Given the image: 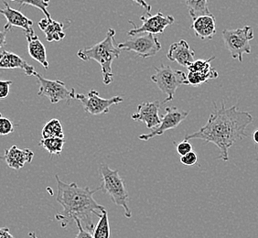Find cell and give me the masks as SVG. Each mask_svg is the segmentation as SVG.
Returning a JSON list of instances; mask_svg holds the SVG:
<instances>
[{"mask_svg":"<svg viewBox=\"0 0 258 238\" xmlns=\"http://www.w3.org/2000/svg\"><path fill=\"white\" fill-rule=\"evenodd\" d=\"M155 71L156 73L151 75L150 79L164 94H166V98L162 104L169 103L173 100L176 90L179 86L186 84L187 75L182 71L172 69L168 65H161L159 67H155Z\"/></svg>","mask_w":258,"mask_h":238,"instance_id":"5b68a950","label":"cell"},{"mask_svg":"<svg viewBox=\"0 0 258 238\" xmlns=\"http://www.w3.org/2000/svg\"><path fill=\"white\" fill-rule=\"evenodd\" d=\"M34 158V152L30 149H20L17 146L7 149L4 155L0 157L6 164L13 169H22L27 163H30Z\"/></svg>","mask_w":258,"mask_h":238,"instance_id":"5bb4252c","label":"cell"},{"mask_svg":"<svg viewBox=\"0 0 258 238\" xmlns=\"http://www.w3.org/2000/svg\"><path fill=\"white\" fill-rule=\"evenodd\" d=\"M186 6L192 20L199 16L212 14L208 9V0H186Z\"/></svg>","mask_w":258,"mask_h":238,"instance_id":"7402d4cb","label":"cell"},{"mask_svg":"<svg viewBox=\"0 0 258 238\" xmlns=\"http://www.w3.org/2000/svg\"><path fill=\"white\" fill-rule=\"evenodd\" d=\"M167 58L187 68L195 61V52L186 40H180L170 45Z\"/></svg>","mask_w":258,"mask_h":238,"instance_id":"9a60e30c","label":"cell"},{"mask_svg":"<svg viewBox=\"0 0 258 238\" xmlns=\"http://www.w3.org/2000/svg\"><path fill=\"white\" fill-rule=\"evenodd\" d=\"M34 76L37 77L40 85L38 95L46 96L51 104H58L60 101H66L67 104H70L71 100L76 98L75 88L68 89L64 83L60 80L46 79L38 73Z\"/></svg>","mask_w":258,"mask_h":238,"instance_id":"ba28073f","label":"cell"},{"mask_svg":"<svg viewBox=\"0 0 258 238\" xmlns=\"http://www.w3.org/2000/svg\"><path fill=\"white\" fill-rule=\"evenodd\" d=\"M197 161H198V156L196 152H194V150L180 157V162L186 166L195 165L197 163Z\"/></svg>","mask_w":258,"mask_h":238,"instance_id":"4316f807","label":"cell"},{"mask_svg":"<svg viewBox=\"0 0 258 238\" xmlns=\"http://www.w3.org/2000/svg\"><path fill=\"white\" fill-rule=\"evenodd\" d=\"M13 83L10 80H0V100L4 99L9 96L10 86Z\"/></svg>","mask_w":258,"mask_h":238,"instance_id":"83f0119b","label":"cell"},{"mask_svg":"<svg viewBox=\"0 0 258 238\" xmlns=\"http://www.w3.org/2000/svg\"><path fill=\"white\" fill-rule=\"evenodd\" d=\"M0 69H21L27 76L35 75L34 67L29 65L25 60L13 52L3 50L0 52Z\"/></svg>","mask_w":258,"mask_h":238,"instance_id":"e0dca14e","label":"cell"},{"mask_svg":"<svg viewBox=\"0 0 258 238\" xmlns=\"http://www.w3.org/2000/svg\"><path fill=\"white\" fill-rule=\"evenodd\" d=\"M94 238H110V224L108 213L104 210L93 232Z\"/></svg>","mask_w":258,"mask_h":238,"instance_id":"cb8c5ba5","label":"cell"},{"mask_svg":"<svg viewBox=\"0 0 258 238\" xmlns=\"http://www.w3.org/2000/svg\"><path fill=\"white\" fill-rule=\"evenodd\" d=\"M13 1H17L20 4V7H22L23 5H29L37 8L44 13L47 19H49V20L51 19L49 11L47 10V8L50 5V0H13Z\"/></svg>","mask_w":258,"mask_h":238,"instance_id":"d4e9b609","label":"cell"},{"mask_svg":"<svg viewBox=\"0 0 258 238\" xmlns=\"http://www.w3.org/2000/svg\"><path fill=\"white\" fill-rule=\"evenodd\" d=\"M214 56L209 58L208 60H197L194 61L191 65L188 66V72L199 73L203 75H210L214 79L218 77V73L211 66V63L214 61Z\"/></svg>","mask_w":258,"mask_h":238,"instance_id":"ffe728a7","label":"cell"},{"mask_svg":"<svg viewBox=\"0 0 258 238\" xmlns=\"http://www.w3.org/2000/svg\"><path fill=\"white\" fill-rule=\"evenodd\" d=\"M40 147L52 155L60 156L63 150L65 144L64 138H49V139H42L40 141Z\"/></svg>","mask_w":258,"mask_h":238,"instance_id":"603a6c76","label":"cell"},{"mask_svg":"<svg viewBox=\"0 0 258 238\" xmlns=\"http://www.w3.org/2000/svg\"><path fill=\"white\" fill-rule=\"evenodd\" d=\"M29 235H30L31 238H39L36 235V233H35L34 232H30V233H29Z\"/></svg>","mask_w":258,"mask_h":238,"instance_id":"e575fe53","label":"cell"},{"mask_svg":"<svg viewBox=\"0 0 258 238\" xmlns=\"http://www.w3.org/2000/svg\"><path fill=\"white\" fill-rule=\"evenodd\" d=\"M190 151H192V145L189 143V140L184 139L183 141L179 142V144L177 145V152L180 157L189 153Z\"/></svg>","mask_w":258,"mask_h":238,"instance_id":"f1b7e54d","label":"cell"},{"mask_svg":"<svg viewBox=\"0 0 258 238\" xmlns=\"http://www.w3.org/2000/svg\"><path fill=\"white\" fill-rule=\"evenodd\" d=\"M4 9H0V14H2L7 19V24L4 26V30L6 31H11L13 27L21 28L24 33H28L34 30L32 29V20L27 18L24 14H22L20 10L12 9L7 2H4Z\"/></svg>","mask_w":258,"mask_h":238,"instance_id":"4fadbf2b","label":"cell"},{"mask_svg":"<svg viewBox=\"0 0 258 238\" xmlns=\"http://www.w3.org/2000/svg\"><path fill=\"white\" fill-rule=\"evenodd\" d=\"M26 39L28 41L29 54L32 59L40 63L44 69L49 68V62L47 59V53L44 45L40 41L39 37L36 35L34 30L25 33Z\"/></svg>","mask_w":258,"mask_h":238,"instance_id":"ac0fdd59","label":"cell"},{"mask_svg":"<svg viewBox=\"0 0 258 238\" xmlns=\"http://www.w3.org/2000/svg\"><path fill=\"white\" fill-rule=\"evenodd\" d=\"M225 47L229 50L233 60L243 62L244 53H251L250 40L254 38V33L252 27L244 26L236 30H224L222 32Z\"/></svg>","mask_w":258,"mask_h":238,"instance_id":"8992f818","label":"cell"},{"mask_svg":"<svg viewBox=\"0 0 258 238\" xmlns=\"http://www.w3.org/2000/svg\"><path fill=\"white\" fill-rule=\"evenodd\" d=\"M99 173L102 182L100 186L101 190L104 194L109 195L115 205L124 209V216L126 218H131L132 213L127 204L128 192L118 170H113L108 165L102 163L99 166Z\"/></svg>","mask_w":258,"mask_h":238,"instance_id":"277c9868","label":"cell"},{"mask_svg":"<svg viewBox=\"0 0 258 238\" xmlns=\"http://www.w3.org/2000/svg\"><path fill=\"white\" fill-rule=\"evenodd\" d=\"M14 132V124L7 117L0 116V136H7Z\"/></svg>","mask_w":258,"mask_h":238,"instance_id":"484cf974","label":"cell"},{"mask_svg":"<svg viewBox=\"0 0 258 238\" xmlns=\"http://www.w3.org/2000/svg\"><path fill=\"white\" fill-rule=\"evenodd\" d=\"M58 184V194L56 200L63 207V211L57 213L55 219L60 222V226L66 228L75 219H79L85 229L94 232L95 224L92 216L99 218L105 208L98 204L94 194L101 190L100 187L92 190L89 187H79L75 183L67 184L62 182L58 175L55 176ZM84 226V228H85Z\"/></svg>","mask_w":258,"mask_h":238,"instance_id":"7a4b0ae2","label":"cell"},{"mask_svg":"<svg viewBox=\"0 0 258 238\" xmlns=\"http://www.w3.org/2000/svg\"><path fill=\"white\" fill-rule=\"evenodd\" d=\"M166 114H164L161 118L160 124L154 129H151V131L148 134L140 135L139 139L144 141H149L155 137H159L170 129H176L179 127L180 123L184 121L189 114V111L178 108V107H166Z\"/></svg>","mask_w":258,"mask_h":238,"instance_id":"8fae6325","label":"cell"},{"mask_svg":"<svg viewBox=\"0 0 258 238\" xmlns=\"http://www.w3.org/2000/svg\"><path fill=\"white\" fill-rule=\"evenodd\" d=\"M132 1H134L137 4H139L143 10H146L147 14L150 13V11H151V6L148 4L145 0H132Z\"/></svg>","mask_w":258,"mask_h":238,"instance_id":"4dcf8cb0","label":"cell"},{"mask_svg":"<svg viewBox=\"0 0 258 238\" xmlns=\"http://www.w3.org/2000/svg\"><path fill=\"white\" fill-rule=\"evenodd\" d=\"M120 50L133 51L142 59L153 57L161 50V43L154 34L141 33L134 35L124 42L117 44Z\"/></svg>","mask_w":258,"mask_h":238,"instance_id":"52a82bcc","label":"cell"},{"mask_svg":"<svg viewBox=\"0 0 258 238\" xmlns=\"http://www.w3.org/2000/svg\"><path fill=\"white\" fill-rule=\"evenodd\" d=\"M11 1H13V0H11Z\"/></svg>","mask_w":258,"mask_h":238,"instance_id":"8d00e7d4","label":"cell"},{"mask_svg":"<svg viewBox=\"0 0 258 238\" xmlns=\"http://www.w3.org/2000/svg\"><path fill=\"white\" fill-rule=\"evenodd\" d=\"M0 116H2V114H1V113H0Z\"/></svg>","mask_w":258,"mask_h":238,"instance_id":"d590c367","label":"cell"},{"mask_svg":"<svg viewBox=\"0 0 258 238\" xmlns=\"http://www.w3.org/2000/svg\"><path fill=\"white\" fill-rule=\"evenodd\" d=\"M191 28L201 40H212L216 33V20L213 14L199 16L194 19Z\"/></svg>","mask_w":258,"mask_h":238,"instance_id":"2e32d148","label":"cell"},{"mask_svg":"<svg viewBox=\"0 0 258 238\" xmlns=\"http://www.w3.org/2000/svg\"><path fill=\"white\" fill-rule=\"evenodd\" d=\"M0 238H15L11 233H10V229L8 227H2L0 228Z\"/></svg>","mask_w":258,"mask_h":238,"instance_id":"1f68e13d","label":"cell"},{"mask_svg":"<svg viewBox=\"0 0 258 238\" xmlns=\"http://www.w3.org/2000/svg\"><path fill=\"white\" fill-rule=\"evenodd\" d=\"M7 33H8V31H6V30L0 31V50L7 44V40H6Z\"/></svg>","mask_w":258,"mask_h":238,"instance_id":"d6a6232c","label":"cell"},{"mask_svg":"<svg viewBox=\"0 0 258 238\" xmlns=\"http://www.w3.org/2000/svg\"><path fill=\"white\" fill-rule=\"evenodd\" d=\"M253 140L256 144H258V129L253 133Z\"/></svg>","mask_w":258,"mask_h":238,"instance_id":"836d02e7","label":"cell"},{"mask_svg":"<svg viewBox=\"0 0 258 238\" xmlns=\"http://www.w3.org/2000/svg\"><path fill=\"white\" fill-rule=\"evenodd\" d=\"M40 30L43 31L48 42L60 41L65 38L64 24L52 19H42L38 23Z\"/></svg>","mask_w":258,"mask_h":238,"instance_id":"d6986e66","label":"cell"},{"mask_svg":"<svg viewBox=\"0 0 258 238\" xmlns=\"http://www.w3.org/2000/svg\"><path fill=\"white\" fill-rule=\"evenodd\" d=\"M142 16L140 20L142 21V25L137 27L132 20H129V23L133 26V29L129 30L127 35L141 34V33H151V34H161L167 27L172 25L175 22L173 17L169 15H164L161 11H159L155 15Z\"/></svg>","mask_w":258,"mask_h":238,"instance_id":"9c48e42d","label":"cell"},{"mask_svg":"<svg viewBox=\"0 0 258 238\" xmlns=\"http://www.w3.org/2000/svg\"><path fill=\"white\" fill-rule=\"evenodd\" d=\"M41 136H42V139L64 138L63 128L60 120L53 118L50 120L49 122H47L41 130Z\"/></svg>","mask_w":258,"mask_h":238,"instance_id":"44dd1931","label":"cell"},{"mask_svg":"<svg viewBox=\"0 0 258 238\" xmlns=\"http://www.w3.org/2000/svg\"><path fill=\"white\" fill-rule=\"evenodd\" d=\"M115 30L109 29L104 40L90 47L81 49L77 52L80 59L85 62L95 60L101 66L103 82L105 85H108L113 82L114 75L112 71V64L114 59L120 56L121 50L115 43Z\"/></svg>","mask_w":258,"mask_h":238,"instance_id":"3957f363","label":"cell"},{"mask_svg":"<svg viewBox=\"0 0 258 238\" xmlns=\"http://www.w3.org/2000/svg\"><path fill=\"white\" fill-rule=\"evenodd\" d=\"M214 112L207 123L192 134L186 135L185 140L197 139L213 143L220 149V159L228 161L230 148L238 140L245 138V129L253 122L252 114L238 109L237 105L226 108L224 102L221 107L214 103Z\"/></svg>","mask_w":258,"mask_h":238,"instance_id":"6da1fadb","label":"cell"},{"mask_svg":"<svg viewBox=\"0 0 258 238\" xmlns=\"http://www.w3.org/2000/svg\"><path fill=\"white\" fill-rule=\"evenodd\" d=\"M75 222L77 224V227H78V233L76 235V238H94L93 232L84 228V226L82 225V223H81L79 219H75Z\"/></svg>","mask_w":258,"mask_h":238,"instance_id":"f546056e","label":"cell"},{"mask_svg":"<svg viewBox=\"0 0 258 238\" xmlns=\"http://www.w3.org/2000/svg\"><path fill=\"white\" fill-rule=\"evenodd\" d=\"M76 98L81 101L86 113L99 115L109 113L110 107L123 102V97L115 95L109 99L102 98L96 90H90L87 94H76Z\"/></svg>","mask_w":258,"mask_h":238,"instance_id":"30bf717a","label":"cell"},{"mask_svg":"<svg viewBox=\"0 0 258 238\" xmlns=\"http://www.w3.org/2000/svg\"><path fill=\"white\" fill-rule=\"evenodd\" d=\"M161 104L162 103H160L159 101H154V102H145L139 104L138 112L132 114L131 118L135 121L143 122L148 129H154L161 122V118L159 114Z\"/></svg>","mask_w":258,"mask_h":238,"instance_id":"7c38bea8","label":"cell"}]
</instances>
